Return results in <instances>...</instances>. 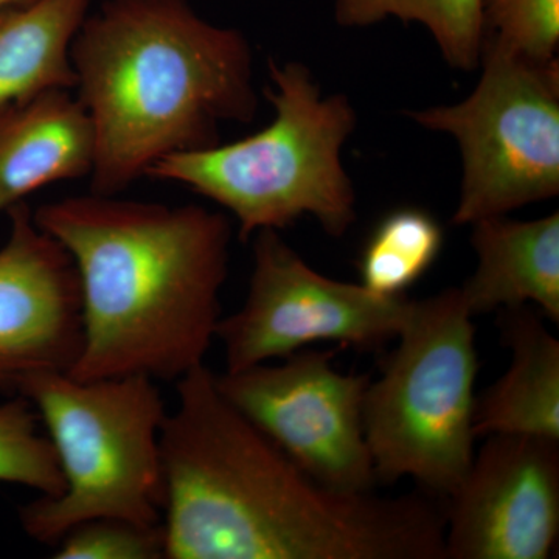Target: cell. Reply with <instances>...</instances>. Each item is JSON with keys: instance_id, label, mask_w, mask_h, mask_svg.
I'll return each mask as SVG.
<instances>
[{"instance_id": "277c9868", "label": "cell", "mask_w": 559, "mask_h": 559, "mask_svg": "<svg viewBox=\"0 0 559 559\" xmlns=\"http://www.w3.org/2000/svg\"><path fill=\"white\" fill-rule=\"evenodd\" d=\"M264 90L274 120L237 142L164 157L146 178L182 183L218 202L249 241L263 229L282 230L310 215L331 237L356 221V193L342 164V148L356 130L345 95L323 97L310 69L270 62Z\"/></svg>"}, {"instance_id": "7a4b0ae2", "label": "cell", "mask_w": 559, "mask_h": 559, "mask_svg": "<svg viewBox=\"0 0 559 559\" xmlns=\"http://www.w3.org/2000/svg\"><path fill=\"white\" fill-rule=\"evenodd\" d=\"M33 218L79 272L83 341L70 377L178 381L204 364L229 274L226 215L91 193L47 202Z\"/></svg>"}, {"instance_id": "e0dca14e", "label": "cell", "mask_w": 559, "mask_h": 559, "mask_svg": "<svg viewBox=\"0 0 559 559\" xmlns=\"http://www.w3.org/2000/svg\"><path fill=\"white\" fill-rule=\"evenodd\" d=\"M444 231L426 210H393L371 231L360 255V285L381 297L404 296L432 267Z\"/></svg>"}, {"instance_id": "ffe728a7", "label": "cell", "mask_w": 559, "mask_h": 559, "mask_svg": "<svg viewBox=\"0 0 559 559\" xmlns=\"http://www.w3.org/2000/svg\"><path fill=\"white\" fill-rule=\"evenodd\" d=\"M58 559L165 558L164 527L114 518L91 520L69 530L57 544Z\"/></svg>"}, {"instance_id": "7c38bea8", "label": "cell", "mask_w": 559, "mask_h": 559, "mask_svg": "<svg viewBox=\"0 0 559 559\" xmlns=\"http://www.w3.org/2000/svg\"><path fill=\"white\" fill-rule=\"evenodd\" d=\"M94 160V128L72 91L0 110V212L49 183L90 178Z\"/></svg>"}, {"instance_id": "6da1fadb", "label": "cell", "mask_w": 559, "mask_h": 559, "mask_svg": "<svg viewBox=\"0 0 559 559\" xmlns=\"http://www.w3.org/2000/svg\"><path fill=\"white\" fill-rule=\"evenodd\" d=\"M160 454L165 558L444 559L447 511L429 495L319 484L221 395L204 364L178 380Z\"/></svg>"}, {"instance_id": "d6986e66", "label": "cell", "mask_w": 559, "mask_h": 559, "mask_svg": "<svg viewBox=\"0 0 559 559\" xmlns=\"http://www.w3.org/2000/svg\"><path fill=\"white\" fill-rule=\"evenodd\" d=\"M484 40L525 60H558L559 0H481Z\"/></svg>"}, {"instance_id": "9c48e42d", "label": "cell", "mask_w": 559, "mask_h": 559, "mask_svg": "<svg viewBox=\"0 0 559 559\" xmlns=\"http://www.w3.org/2000/svg\"><path fill=\"white\" fill-rule=\"evenodd\" d=\"M336 349L301 348L277 366L215 374L242 417L300 469L334 491L369 495L378 484L366 432L370 374L342 373Z\"/></svg>"}, {"instance_id": "52a82bcc", "label": "cell", "mask_w": 559, "mask_h": 559, "mask_svg": "<svg viewBox=\"0 0 559 559\" xmlns=\"http://www.w3.org/2000/svg\"><path fill=\"white\" fill-rule=\"evenodd\" d=\"M479 66V84L466 100L409 116L457 140V226L507 216L559 193L558 60H525L484 40Z\"/></svg>"}, {"instance_id": "30bf717a", "label": "cell", "mask_w": 559, "mask_h": 559, "mask_svg": "<svg viewBox=\"0 0 559 559\" xmlns=\"http://www.w3.org/2000/svg\"><path fill=\"white\" fill-rule=\"evenodd\" d=\"M450 496L444 559H547L559 536V440L489 436Z\"/></svg>"}, {"instance_id": "44dd1931", "label": "cell", "mask_w": 559, "mask_h": 559, "mask_svg": "<svg viewBox=\"0 0 559 559\" xmlns=\"http://www.w3.org/2000/svg\"><path fill=\"white\" fill-rule=\"evenodd\" d=\"M31 2V0H0V10L9 9V7L22 5V3Z\"/></svg>"}, {"instance_id": "3957f363", "label": "cell", "mask_w": 559, "mask_h": 559, "mask_svg": "<svg viewBox=\"0 0 559 559\" xmlns=\"http://www.w3.org/2000/svg\"><path fill=\"white\" fill-rule=\"evenodd\" d=\"M252 49L189 0H106L70 47L95 138L92 193H120L173 154L218 145L224 121L259 109Z\"/></svg>"}, {"instance_id": "ac0fdd59", "label": "cell", "mask_w": 559, "mask_h": 559, "mask_svg": "<svg viewBox=\"0 0 559 559\" xmlns=\"http://www.w3.org/2000/svg\"><path fill=\"white\" fill-rule=\"evenodd\" d=\"M39 426L35 407L24 396L0 404V481L57 496L64 479L53 444Z\"/></svg>"}, {"instance_id": "5bb4252c", "label": "cell", "mask_w": 559, "mask_h": 559, "mask_svg": "<svg viewBox=\"0 0 559 559\" xmlns=\"http://www.w3.org/2000/svg\"><path fill=\"white\" fill-rule=\"evenodd\" d=\"M509 370L476 396V437L527 436L559 440V341L530 307L500 311Z\"/></svg>"}, {"instance_id": "5b68a950", "label": "cell", "mask_w": 559, "mask_h": 559, "mask_svg": "<svg viewBox=\"0 0 559 559\" xmlns=\"http://www.w3.org/2000/svg\"><path fill=\"white\" fill-rule=\"evenodd\" d=\"M16 395L35 407L64 479L60 495L40 496L20 510L32 539L57 546L69 530L100 518L162 524L167 411L154 380L132 374L79 381L49 371L22 382Z\"/></svg>"}, {"instance_id": "9a60e30c", "label": "cell", "mask_w": 559, "mask_h": 559, "mask_svg": "<svg viewBox=\"0 0 559 559\" xmlns=\"http://www.w3.org/2000/svg\"><path fill=\"white\" fill-rule=\"evenodd\" d=\"M92 0H31L0 10V110L75 90L70 47Z\"/></svg>"}, {"instance_id": "ba28073f", "label": "cell", "mask_w": 559, "mask_h": 559, "mask_svg": "<svg viewBox=\"0 0 559 559\" xmlns=\"http://www.w3.org/2000/svg\"><path fill=\"white\" fill-rule=\"evenodd\" d=\"M412 300L381 297L312 270L278 230L253 235V270L241 310L221 318L226 371L282 359L316 342L374 352L395 341Z\"/></svg>"}, {"instance_id": "8992f818", "label": "cell", "mask_w": 559, "mask_h": 559, "mask_svg": "<svg viewBox=\"0 0 559 559\" xmlns=\"http://www.w3.org/2000/svg\"><path fill=\"white\" fill-rule=\"evenodd\" d=\"M399 344L364 400L378 481L412 479L450 498L474 457L476 326L460 288L412 301Z\"/></svg>"}, {"instance_id": "8fae6325", "label": "cell", "mask_w": 559, "mask_h": 559, "mask_svg": "<svg viewBox=\"0 0 559 559\" xmlns=\"http://www.w3.org/2000/svg\"><path fill=\"white\" fill-rule=\"evenodd\" d=\"M0 248V390L28 378L69 373L83 341L79 272L68 250L33 218L24 201L7 210Z\"/></svg>"}, {"instance_id": "4fadbf2b", "label": "cell", "mask_w": 559, "mask_h": 559, "mask_svg": "<svg viewBox=\"0 0 559 559\" xmlns=\"http://www.w3.org/2000/svg\"><path fill=\"white\" fill-rule=\"evenodd\" d=\"M477 257L463 300L473 318L535 305L559 323V215L516 221L492 216L471 224Z\"/></svg>"}, {"instance_id": "2e32d148", "label": "cell", "mask_w": 559, "mask_h": 559, "mask_svg": "<svg viewBox=\"0 0 559 559\" xmlns=\"http://www.w3.org/2000/svg\"><path fill=\"white\" fill-rule=\"evenodd\" d=\"M341 27H370L395 17L417 22L432 35L441 57L452 69L479 68L484 47L481 0H334Z\"/></svg>"}]
</instances>
